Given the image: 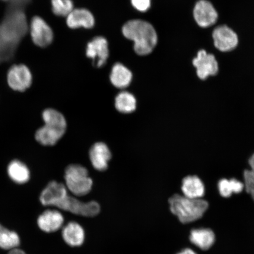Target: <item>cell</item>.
Here are the masks:
<instances>
[{
    "label": "cell",
    "instance_id": "cell-1",
    "mask_svg": "<svg viewBox=\"0 0 254 254\" xmlns=\"http://www.w3.org/2000/svg\"><path fill=\"white\" fill-rule=\"evenodd\" d=\"M31 0H10L0 23V64L13 58L19 44L27 34L28 26L25 7Z\"/></svg>",
    "mask_w": 254,
    "mask_h": 254
},
{
    "label": "cell",
    "instance_id": "cell-2",
    "mask_svg": "<svg viewBox=\"0 0 254 254\" xmlns=\"http://www.w3.org/2000/svg\"><path fill=\"white\" fill-rule=\"evenodd\" d=\"M126 39L134 42L135 52L139 56L150 54L157 45L158 37L152 25L141 20H130L122 28Z\"/></svg>",
    "mask_w": 254,
    "mask_h": 254
},
{
    "label": "cell",
    "instance_id": "cell-3",
    "mask_svg": "<svg viewBox=\"0 0 254 254\" xmlns=\"http://www.w3.org/2000/svg\"><path fill=\"white\" fill-rule=\"evenodd\" d=\"M44 125L37 130L35 139L44 146H54L65 134L67 123L63 114L53 109H47L42 114Z\"/></svg>",
    "mask_w": 254,
    "mask_h": 254
},
{
    "label": "cell",
    "instance_id": "cell-4",
    "mask_svg": "<svg viewBox=\"0 0 254 254\" xmlns=\"http://www.w3.org/2000/svg\"><path fill=\"white\" fill-rule=\"evenodd\" d=\"M170 211L183 224H189L201 218L208 208V202L202 198L192 199L180 194L169 198Z\"/></svg>",
    "mask_w": 254,
    "mask_h": 254
},
{
    "label": "cell",
    "instance_id": "cell-5",
    "mask_svg": "<svg viewBox=\"0 0 254 254\" xmlns=\"http://www.w3.org/2000/svg\"><path fill=\"white\" fill-rule=\"evenodd\" d=\"M66 188L75 196L88 194L93 186V181L86 168L79 164H71L64 174Z\"/></svg>",
    "mask_w": 254,
    "mask_h": 254
},
{
    "label": "cell",
    "instance_id": "cell-6",
    "mask_svg": "<svg viewBox=\"0 0 254 254\" xmlns=\"http://www.w3.org/2000/svg\"><path fill=\"white\" fill-rule=\"evenodd\" d=\"M57 208L70 213L82 216V217H94L99 214L101 207L99 203L95 201L83 202L74 196L68 195L64 198Z\"/></svg>",
    "mask_w": 254,
    "mask_h": 254
},
{
    "label": "cell",
    "instance_id": "cell-7",
    "mask_svg": "<svg viewBox=\"0 0 254 254\" xmlns=\"http://www.w3.org/2000/svg\"><path fill=\"white\" fill-rule=\"evenodd\" d=\"M33 77L27 66L14 65L9 68L7 74V82L12 90L24 92L30 88Z\"/></svg>",
    "mask_w": 254,
    "mask_h": 254
},
{
    "label": "cell",
    "instance_id": "cell-8",
    "mask_svg": "<svg viewBox=\"0 0 254 254\" xmlns=\"http://www.w3.org/2000/svg\"><path fill=\"white\" fill-rule=\"evenodd\" d=\"M30 29L32 40L36 46L46 47L53 42V32L52 28L39 16L32 18Z\"/></svg>",
    "mask_w": 254,
    "mask_h": 254
},
{
    "label": "cell",
    "instance_id": "cell-9",
    "mask_svg": "<svg viewBox=\"0 0 254 254\" xmlns=\"http://www.w3.org/2000/svg\"><path fill=\"white\" fill-rule=\"evenodd\" d=\"M86 55L93 60L95 66L100 68L104 65L109 57L107 40L103 37L94 38L87 44Z\"/></svg>",
    "mask_w": 254,
    "mask_h": 254
},
{
    "label": "cell",
    "instance_id": "cell-10",
    "mask_svg": "<svg viewBox=\"0 0 254 254\" xmlns=\"http://www.w3.org/2000/svg\"><path fill=\"white\" fill-rule=\"evenodd\" d=\"M68 195L65 185L61 183L53 181L41 192L40 201L44 206H56Z\"/></svg>",
    "mask_w": 254,
    "mask_h": 254
},
{
    "label": "cell",
    "instance_id": "cell-11",
    "mask_svg": "<svg viewBox=\"0 0 254 254\" xmlns=\"http://www.w3.org/2000/svg\"><path fill=\"white\" fill-rule=\"evenodd\" d=\"M193 64L196 68L198 77L201 79L214 75L218 71V63L215 57L205 50L199 51L197 57L193 60Z\"/></svg>",
    "mask_w": 254,
    "mask_h": 254
},
{
    "label": "cell",
    "instance_id": "cell-12",
    "mask_svg": "<svg viewBox=\"0 0 254 254\" xmlns=\"http://www.w3.org/2000/svg\"><path fill=\"white\" fill-rule=\"evenodd\" d=\"M89 157L94 169L104 171L109 167L112 154L106 143L97 142L92 145L89 151Z\"/></svg>",
    "mask_w": 254,
    "mask_h": 254
},
{
    "label": "cell",
    "instance_id": "cell-13",
    "mask_svg": "<svg viewBox=\"0 0 254 254\" xmlns=\"http://www.w3.org/2000/svg\"><path fill=\"white\" fill-rule=\"evenodd\" d=\"M213 39L215 47L224 52L233 50L238 43L237 35L226 25L215 28L213 32Z\"/></svg>",
    "mask_w": 254,
    "mask_h": 254
},
{
    "label": "cell",
    "instance_id": "cell-14",
    "mask_svg": "<svg viewBox=\"0 0 254 254\" xmlns=\"http://www.w3.org/2000/svg\"><path fill=\"white\" fill-rule=\"evenodd\" d=\"M193 16L195 20L201 27H208L213 25L217 20V11L210 2L206 0H200L196 3Z\"/></svg>",
    "mask_w": 254,
    "mask_h": 254
},
{
    "label": "cell",
    "instance_id": "cell-15",
    "mask_svg": "<svg viewBox=\"0 0 254 254\" xmlns=\"http://www.w3.org/2000/svg\"><path fill=\"white\" fill-rule=\"evenodd\" d=\"M64 218L59 211L47 209L37 219L38 226L47 233H55L63 228Z\"/></svg>",
    "mask_w": 254,
    "mask_h": 254
},
{
    "label": "cell",
    "instance_id": "cell-16",
    "mask_svg": "<svg viewBox=\"0 0 254 254\" xmlns=\"http://www.w3.org/2000/svg\"><path fill=\"white\" fill-rule=\"evenodd\" d=\"M62 238L66 245L71 247H79L84 244L85 231L81 225L74 221L69 222L63 227Z\"/></svg>",
    "mask_w": 254,
    "mask_h": 254
},
{
    "label": "cell",
    "instance_id": "cell-17",
    "mask_svg": "<svg viewBox=\"0 0 254 254\" xmlns=\"http://www.w3.org/2000/svg\"><path fill=\"white\" fill-rule=\"evenodd\" d=\"M66 24L72 29L81 27L91 28L95 24V19L93 14L88 9L76 8L66 17Z\"/></svg>",
    "mask_w": 254,
    "mask_h": 254
},
{
    "label": "cell",
    "instance_id": "cell-18",
    "mask_svg": "<svg viewBox=\"0 0 254 254\" xmlns=\"http://www.w3.org/2000/svg\"><path fill=\"white\" fill-rule=\"evenodd\" d=\"M215 239L214 231L209 228H196L192 230L190 234V243L203 251L210 249Z\"/></svg>",
    "mask_w": 254,
    "mask_h": 254
},
{
    "label": "cell",
    "instance_id": "cell-19",
    "mask_svg": "<svg viewBox=\"0 0 254 254\" xmlns=\"http://www.w3.org/2000/svg\"><path fill=\"white\" fill-rule=\"evenodd\" d=\"M182 190L184 196L192 199H200L205 194V187L196 176H188L183 180Z\"/></svg>",
    "mask_w": 254,
    "mask_h": 254
},
{
    "label": "cell",
    "instance_id": "cell-20",
    "mask_svg": "<svg viewBox=\"0 0 254 254\" xmlns=\"http://www.w3.org/2000/svg\"><path fill=\"white\" fill-rule=\"evenodd\" d=\"M111 83L117 88L124 89L131 84L132 74L129 69L121 63H117L113 66L110 74Z\"/></svg>",
    "mask_w": 254,
    "mask_h": 254
},
{
    "label": "cell",
    "instance_id": "cell-21",
    "mask_svg": "<svg viewBox=\"0 0 254 254\" xmlns=\"http://www.w3.org/2000/svg\"><path fill=\"white\" fill-rule=\"evenodd\" d=\"M7 173L12 181L17 184L26 183L30 180V170L26 165L19 160H13L9 164Z\"/></svg>",
    "mask_w": 254,
    "mask_h": 254
},
{
    "label": "cell",
    "instance_id": "cell-22",
    "mask_svg": "<svg viewBox=\"0 0 254 254\" xmlns=\"http://www.w3.org/2000/svg\"><path fill=\"white\" fill-rule=\"evenodd\" d=\"M115 107L120 113L131 114L136 109V98L128 91L121 92L115 98Z\"/></svg>",
    "mask_w": 254,
    "mask_h": 254
},
{
    "label": "cell",
    "instance_id": "cell-23",
    "mask_svg": "<svg viewBox=\"0 0 254 254\" xmlns=\"http://www.w3.org/2000/svg\"><path fill=\"white\" fill-rule=\"evenodd\" d=\"M218 187L222 197L229 198L233 193H239L242 192L244 189V184L237 179L228 180L224 179L218 182Z\"/></svg>",
    "mask_w": 254,
    "mask_h": 254
},
{
    "label": "cell",
    "instance_id": "cell-24",
    "mask_svg": "<svg viewBox=\"0 0 254 254\" xmlns=\"http://www.w3.org/2000/svg\"><path fill=\"white\" fill-rule=\"evenodd\" d=\"M20 244V238L14 231H11L0 224V248L4 250L15 249Z\"/></svg>",
    "mask_w": 254,
    "mask_h": 254
},
{
    "label": "cell",
    "instance_id": "cell-25",
    "mask_svg": "<svg viewBox=\"0 0 254 254\" xmlns=\"http://www.w3.org/2000/svg\"><path fill=\"white\" fill-rule=\"evenodd\" d=\"M53 13L60 17H67L74 9L72 0H51Z\"/></svg>",
    "mask_w": 254,
    "mask_h": 254
},
{
    "label": "cell",
    "instance_id": "cell-26",
    "mask_svg": "<svg viewBox=\"0 0 254 254\" xmlns=\"http://www.w3.org/2000/svg\"><path fill=\"white\" fill-rule=\"evenodd\" d=\"M244 178L246 191L252 195L254 201V173L252 170H246L244 171Z\"/></svg>",
    "mask_w": 254,
    "mask_h": 254
},
{
    "label": "cell",
    "instance_id": "cell-27",
    "mask_svg": "<svg viewBox=\"0 0 254 254\" xmlns=\"http://www.w3.org/2000/svg\"><path fill=\"white\" fill-rule=\"evenodd\" d=\"M131 4L136 10L145 12L151 7V0H131Z\"/></svg>",
    "mask_w": 254,
    "mask_h": 254
},
{
    "label": "cell",
    "instance_id": "cell-28",
    "mask_svg": "<svg viewBox=\"0 0 254 254\" xmlns=\"http://www.w3.org/2000/svg\"><path fill=\"white\" fill-rule=\"evenodd\" d=\"M177 254H198L196 253L195 251H193L190 249H184L182 251Z\"/></svg>",
    "mask_w": 254,
    "mask_h": 254
},
{
    "label": "cell",
    "instance_id": "cell-29",
    "mask_svg": "<svg viewBox=\"0 0 254 254\" xmlns=\"http://www.w3.org/2000/svg\"><path fill=\"white\" fill-rule=\"evenodd\" d=\"M8 254H27L23 250L15 249L12 250H11L10 252L8 253Z\"/></svg>",
    "mask_w": 254,
    "mask_h": 254
},
{
    "label": "cell",
    "instance_id": "cell-30",
    "mask_svg": "<svg viewBox=\"0 0 254 254\" xmlns=\"http://www.w3.org/2000/svg\"><path fill=\"white\" fill-rule=\"evenodd\" d=\"M2 1H10V0H2Z\"/></svg>",
    "mask_w": 254,
    "mask_h": 254
}]
</instances>
